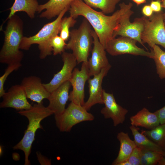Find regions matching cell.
<instances>
[{
  "mask_svg": "<svg viewBox=\"0 0 165 165\" xmlns=\"http://www.w3.org/2000/svg\"><path fill=\"white\" fill-rule=\"evenodd\" d=\"M152 1H154V0H157V1H160V2L162 1V0H151Z\"/></svg>",
  "mask_w": 165,
  "mask_h": 165,
  "instance_id": "obj_40",
  "label": "cell"
},
{
  "mask_svg": "<svg viewBox=\"0 0 165 165\" xmlns=\"http://www.w3.org/2000/svg\"><path fill=\"white\" fill-rule=\"evenodd\" d=\"M18 113L28 119V124L22 138L13 147V149L20 150L24 152V165H29L30 164L29 156L35 140L36 132L38 129H43L40 124L41 121L54 114L47 107H45L42 102L35 104L31 108L19 111Z\"/></svg>",
  "mask_w": 165,
  "mask_h": 165,
  "instance_id": "obj_3",
  "label": "cell"
},
{
  "mask_svg": "<svg viewBox=\"0 0 165 165\" xmlns=\"http://www.w3.org/2000/svg\"><path fill=\"white\" fill-rule=\"evenodd\" d=\"M92 34L94 46L91 57L88 61L90 76L98 74L102 69L110 64L106 56L105 49L99 41L97 34L92 30Z\"/></svg>",
  "mask_w": 165,
  "mask_h": 165,
  "instance_id": "obj_13",
  "label": "cell"
},
{
  "mask_svg": "<svg viewBox=\"0 0 165 165\" xmlns=\"http://www.w3.org/2000/svg\"><path fill=\"white\" fill-rule=\"evenodd\" d=\"M69 8H65L55 20L45 24L35 35L29 37L24 36L21 42L20 49L28 50L32 44H37L41 59H44L51 55L53 50L50 46V41L53 37L60 33L62 19Z\"/></svg>",
  "mask_w": 165,
  "mask_h": 165,
  "instance_id": "obj_4",
  "label": "cell"
},
{
  "mask_svg": "<svg viewBox=\"0 0 165 165\" xmlns=\"http://www.w3.org/2000/svg\"><path fill=\"white\" fill-rule=\"evenodd\" d=\"M141 149L136 146L130 155L127 160L130 165H141Z\"/></svg>",
  "mask_w": 165,
  "mask_h": 165,
  "instance_id": "obj_30",
  "label": "cell"
},
{
  "mask_svg": "<svg viewBox=\"0 0 165 165\" xmlns=\"http://www.w3.org/2000/svg\"><path fill=\"white\" fill-rule=\"evenodd\" d=\"M61 57L63 65L61 69L54 75L49 82L43 83L46 88L50 93L65 82L69 80L77 63L72 53L64 52L62 53Z\"/></svg>",
  "mask_w": 165,
  "mask_h": 165,
  "instance_id": "obj_10",
  "label": "cell"
},
{
  "mask_svg": "<svg viewBox=\"0 0 165 165\" xmlns=\"http://www.w3.org/2000/svg\"><path fill=\"white\" fill-rule=\"evenodd\" d=\"M56 125L62 132H70L72 128L82 122L92 121L94 117L83 106L71 102L61 113L54 115Z\"/></svg>",
  "mask_w": 165,
  "mask_h": 165,
  "instance_id": "obj_7",
  "label": "cell"
},
{
  "mask_svg": "<svg viewBox=\"0 0 165 165\" xmlns=\"http://www.w3.org/2000/svg\"><path fill=\"white\" fill-rule=\"evenodd\" d=\"M117 165H130L128 160H126L119 163Z\"/></svg>",
  "mask_w": 165,
  "mask_h": 165,
  "instance_id": "obj_36",
  "label": "cell"
},
{
  "mask_svg": "<svg viewBox=\"0 0 165 165\" xmlns=\"http://www.w3.org/2000/svg\"><path fill=\"white\" fill-rule=\"evenodd\" d=\"M74 0H49L46 3L39 5L37 12L40 13L45 9L39 15L41 18L50 19L58 16L65 8L70 7Z\"/></svg>",
  "mask_w": 165,
  "mask_h": 165,
  "instance_id": "obj_19",
  "label": "cell"
},
{
  "mask_svg": "<svg viewBox=\"0 0 165 165\" xmlns=\"http://www.w3.org/2000/svg\"><path fill=\"white\" fill-rule=\"evenodd\" d=\"M131 16H127L121 21L118 28L113 33V38L118 35L129 37L136 40L145 47L141 39L144 27L143 17L136 18L131 23L130 21Z\"/></svg>",
  "mask_w": 165,
  "mask_h": 165,
  "instance_id": "obj_16",
  "label": "cell"
},
{
  "mask_svg": "<svg viewBox=\"0 0 165 165\" xmlns=\"http://www.w3.org/2000/svg\"><path fill=\"white\" fill-rule=\"evenodd\" d=\"M142 12L144 16L149 17L153 14V12L150 5H145L142 8Z\"/></svg>",
  "mask_w": 165,
  "mask_h": 165,
  "instance_id": "obj_34",
  "label": "cell"
},
{
  "mask_svg": "<svg viewBox=\"0 0 165 165\" xmlns=\"http://www.w3.org/2000/svg\"><path fill=\"white\" fill-rule=\"evenodd\" d=\"M66 44L65 41L60 36L57 35L53 37L50 42L53 55L55 56L64 52Z\"/></svg>",
  "mask_w": 165,
  "mask_h": 165,
  "instance_id": "obj_28",
  "label": "cell"
},
{
  "mask_svg": "<svg viewBox=\"0 0 165 165\" xmlns=\"http://www.w3.org/2000/svg\"><path fill=\"white\" fill-rule=\"evenodd\" d=\"M155 112L159 118L160 124L165 123V106Z\"/></svg>",
  "mask_w": 165,
  "mask_h": 165,
  "instance_id": "obj_32",
  "label": "cell"
},
{
  "mask_svg": "<svg viewBox=\"0 0 165 165\" xmlns=\"http://www.w3.org/2000/svg\"><path fill=\"white\" fill-rule=\"evenodd\" d=\"M1 108H11L23 110L31 108L32 105L27 100L25 91L20 85L12 86L2 96Z\"/></svg>",
  "mask_w": 165,
  "mask_h": 165,
  "instance_id": "obj_11",
  "label": "cell"
},
{
  "mask_svg": "<svg viewBox=\"0 0 165 165\" xmlns=\"http://www.w3.org/2000/svg\"><path fill=\"white\" fill-rule=\"evenodd\" d=\"M39 5L37 0H15L11 8L9 14L6 20H7L18 12H24L31 18L35 17L36 12H37Z\"/></svg>",
  "mask_w": 165,
  "mask_h": 165,
  "instance_id": "obj_22",
  "label": "cell"
},
{
  "mask_svg": "<svg viewBox=\"0 0 165 165\" xmlns=\"http://www.w3.org/2000/svg\"><path fill=\"white\" fill-rule=\"evenodd\" d=\"M137 5H139L146 2V0H131Z\"/></svg>",
  "mask_w": 165,
  "mask_h": 165,
  "instance_id": "obj_35",
  "label": "cell"
},
{
  "mask_svg": "<svg viewBox=\"0 0 165 165\" xmlns=\"http://www.w3.org/2000/svg\"><path fill=\"white\" fill-rule=\"evenodd\" d=\"M141 133L165 151V123L160 124L152 130H142Z\"/></svg>",
  "mask_w": 165,
  "mask_h": 165,
  "instance_id": "obj_23",
  "label": "cell"
},
{
  "mask_svg": "<svg viewBox=\"0 0 165 165\" xmlns=\"http://www.w3.org/2000/svg\"><path fill=\"white\" fill-rule=\"evenodd\" d=\"M87 5L101 9L105 14L113 12L120 0H82Z\"/></svg>",
  "mask_w": 165,
  "mask_h": 165,
  "instance_id": "obj_24",
  "label": "cell"
},
{
  "mask_svg": "<svg viewBox=\"0 0 165 165\" xmlns=\"http://www.w3.org/2000/svg\"><path fill=\"white\" fill-rule=\"evenodd\" d=\"M137 42L130 38L120 36L110 40L106 45L105 50L112 56L127 54L153 59V53L152 50L149 52L138 47L136 44Z\"/></svg>",
  "mask_w": 165,
  "mask_h": 165,
  "instance_id": "obj_8",
  "label": "cell"
},
{
  "mask_svg": "<svg viewBox=\"0 0 165 165\" xmlns=\"http://www.w3.org/2000/svg\"><path fill=\"white\" fill-rule=\"evenodd\" d=\"M111 67L109 64L102 69L98 74L88 80L89 88V97L83 106L87 111L97 104H104L103 91L102 84L104 77L107 75Z\"/></svg>",
  "mask_w": 165,
  "mask_h": 165,
  "instance_id": "obj_12",
  "label": "cell"
},
{
  "mask_svg": "<svg viewBox=\"0 0 165 165\" xmlns=\"http://www.w3.org/2000/svg\"><path fill=\"white\" fill-rule=\"evenodd\" d=\"M77 20L71 16L62 18L60 25V36L65 41L70 37L69 28L73 27Z\"/></svg>",
  "mask_w": 165,
  "mask_h": 165,
  "instance_id": "obj_27",
  "label": "cell"
},
{
  "mask_svg": "<svg viewBox=\"0 0 165 165\" xmlns=\"http://www.w3.org/2000/svg\"><path fill=\"white\" fill-rule=\"evenodd\" d=\"M162 7L165 8V0H162Z\"/></svg>",
  "mask_w": 165,
  "mask_h": 165,
  "instance_id": "obj_37",
  "label": "cell"
},
{
  "mask_svg": "<svg viewBox=\"0 0 165 165\" xmlns=\"http://www.w3.org/2000/svg\"><path fill=\"white\" fill-rule=\"evenodd\" d=\"M150 6L154 12H159L161 11L162 7L160 1H152Z\"/></svg>",
  "mask_w": 165,
  "mask_h": 165,
  "instance_id": "obj_31",
  "label": "cell"
},
{
  "mask_svg": "<svg viewBox=\"0 0 165 165\" xmlns=\"http://www.w3.org/2000/svg\"><path fill=\"white\" fill-rule=\"evenodd\" d=\"M152 50L153 53V59L155 62L156 72L161 79H165V51L157 45Z\"/></svg>",
  "mask_w": 165,
  "mask_h": 165,
  "instance_id": "obj_25",
  "label": "cell"
},
{
  "mask_svg": "<svg viewBox=\"0 0 165 165\" xmlns=\"http://www.w3.org/2000/svg\"><path fill=\"white\" fill-rule=\"evenodd\" d=\"M92 30L91 25L84 18L78 29L70 32V39L66 49L72 50L78 64L88 61L93 42Z\"/></svg>",
  "mask_w": 165,
  "mask_h": 165,
  "instance_id": "obj_5",
  "label": "cell"
},
{
  "mask_svg": "<svg viewBox=\"0 0 165 165\" xmlns=\"http://www.w3.org/2000/svg\"><path fill=\"white\" fill-rule=\"evenodd\" d=\"M163 16L164 23V26L165 27V13H163Z\"/></svg>",
  "mask_w": 165,
  "mask_h": 165,
  "instance_id": "obj_39",
  "label": "cell"
},
{
  "mask_svg": "<svg viewBox=\"0 0 165 165\" xmlns=\"http://www.w3.org/2000/svg\"><path fill=\"white\" fill-rule=\"evenodd\" d=\"M22 66L21 63L8 64L4 73L0 77V97L6 92L4 89L5 82L9 75L13 72L17 70Z\"/></svg>",
  "mask_w": 165,
  "mask_h": 165,
  "instance_id": "obj_29",
  "label": "cell"
},
{
  "mask_svg": "<svg viewBox=\"0 0 165 165\" xmlns=\"http://www.w3.org/2000/svg\"><path fill=\"white\" fill-rule=\"evenodd\" d=\"M2 146H0V156L2 154Z\"/></svg>",
  "mask_w": 165,
  "mask_h": 165,
  "instance_id": "obj_38",
  "label": "cell"
},
{
  "mask_svg": "<svg viewBox=\"0 0 165 165\" xmlns=\"http://www.w3.org/2000/svg\"><path fill=\"white\" fill-rule=\"evenodd\" d=\"M141 149V165H158L164 157L161 154L155 152L144 149Z\"/></svg>",
  "mask_w": 165,
  "mask_h": 165,
  "instance_id": "obj_26",
  "label": "cell"
},
{
  "mask_svg": "<svg viewBox=\"0 0 165 165\" xmlns=\"http://www.w3.org/2000/svg\"><path fill=\"white\" fill-rule=\"evenodd\" d=\"M134 137V141L137 147L155 152L165 157V151L147 137L139 131L138 127L131 126L129 127Z\"/></svg>",
  "mask_w": 165,
  "mask_h": 165,
  "instance_id": "obj_21",
  "label": "cell"
},
{
  "mask_svg": "<svg viewBox=\"0 0 165 165\" xmlns=\"http://www.w3.org/2000/svg\"><path fill=\"white\" fill-rule=\"evenodd\" d=\"M131 126L152 130L160 124L159 118L154 112H152L144 108L130 118Z\"/></svg>",
  "mask_w": 165,
  "mask_h": 165,
  "instance_id": "obj_18",
  "label": "cell"
},
{
  "mask_svg": "<svg viewBox=\"0 0 165 165\" xmlns=\"http://www.w3.org/2000/svg\"><path fill=\"white\" fill-rule=\"evenodd\" d=\"M90 77L88 61L82 63L80 70L74 68L69 80L72 90L69 94V100L78 105H84L85 84Z\"/></svg>",
  "mask_w": 165,
  "mask_h": 165,
  "instance_id": "obj_9",
  "label": "cell"
},
{
  "mask_svg": "<svg viewBox=\"0 0 165 165\" xmlns=\"http://www.w3.org/2000/svg\"><path fill=\"white\" fill-rule=\"evenodd\" d=\"M120 9L111 16L98 12L87 5L82 0H74L69 9L70 16L75 19L79 16L84 17L93 27L99 41L105 49L107 43L113 38L114 31L121 21L126 16L134 13L131 2L119 4Z\"/></svg>",
  "mask_w": 165,
  "mask_h": 165,
  "instance_id": "obj_1",
  "label": "cell"
},
{
  "mask_svg": "<svg viewBox=\"0 0 165 165\" xmlns=\"http://www.w3.org/2000/svg\"><path fill=\"white\" fill-rule=\"evenodd\" d=\"M38 159L41 165H51V161L42 156L40 153L37 152Z\"/></svg>",
  "mask_w": 165,
  "mask_h": 165,
  "instance_id": "obj_33",
  "label": "cell"
},
{
  "mask_svg": "<svg viewBox=\"0 0 165 165\" xmlns=\"http://www.w3.org/2000/svg\"><path fill=\"white\" fill-rule=\"evenodd\" d=\"M5 30L3 46L0 51V62L8 65L20 63L24 54L20 50L23 36V23L17 15L9 19Z\"/></svg>",
  "mask_w": 165,
  "mask_h": 165,
  "instance_id": "obj_2",
  "label": "cell"
},
{
  "mask_svg": "<svg viewBox=\"0 0 165 165\" xmlns=\"http://www.w3.org/2000/svg\"><path fill=\"white\" fill-rule=\"evenodd\" d=\"M24 89L28 98L40 104L45 99H48L50 93L46 90L41 79L31 75L24 78L20 84Z\"/></svg>",
  "mask_w": 165,
  "mask_h": 165,
  "instance_id": "obj_15",
  "label": "cell"
},
{
  "mask_svg": "<svg viewBox=\"0 0 165 165\" xmlns=\"http://www.w3.org/2000/svg\"><path fill=\"white\" fill-rule=\"evenodd\" d=\"M163 13L161 11L148 17L142 16L144 27L141 39L143 43H147L152 49L155 45H160L165 49Z\"/></svg>",
  "mask_w": 165,
  "mask_h": 165,
  "instance_id": "obj_6",
  "label": "cell"
},
{
  "mask_svg": "<svg viewBox=\"0 0 165 165\" xmlns=\"http://www.w3.org/2000/svg\"><path fill=\"white\" fill-rule=\"evenodd\" d=\"M71 84L69 81H66L50 93L48 99L49 104L48 108L54 115L62 113L69 99V90Z\"/></svg>",
  "mask_w": 165,
  "mask_h": 165,
  "instance_id": "obj_17",
  "label": "cell"
},
{
  "mask_svg": "<svg viewBox=\"0 0 165 165\" xmlns=\"http://www.w3.org/2000/svg\"><path fill=\"white\" fill-rule=\"evenodd\" d=\"M164 165H165V163H164Z\"/></svg>",
  "mask_w": 165,
  "mask_h": 165,
  "instance_id": "obj_41",
  "label": "cell"
},
{
  "mask_svg": "<svg viewBox=\"0 0 165 165\" xmlns=\"http://www.w3.org/2000/svg\"><path fill=\"white\" fill-rule=\"evenodd\" d=\"M117 138L120 142V148L117 157L112 163L113 165H117L121 162L127 160L137 146L134 140L130 138L127 133L119 132Z\"/></svg>",
  "mask_w": 165,
  "mask_h": 165,
  "instance_id": "obj_20",
  "label": "cell"
},
{
  "mask_svg": "<svg viewBox=\"0 0 165 165\" xmlns=\"http://www.w3.org/2000/svg\"><path fill=\"white\" fill-rule=\"evenodd\" d=\"M103 95L105 107L101 109V113L105 119H111L115 127L122 124L128 110L117 103L112 94L107 93L104 90Z\"/></svg>",
  "mask_w": 165,
  "mask_h": 165,
  "instance_id": "obj_14",
  "label": "cell"
}]
</instances>
